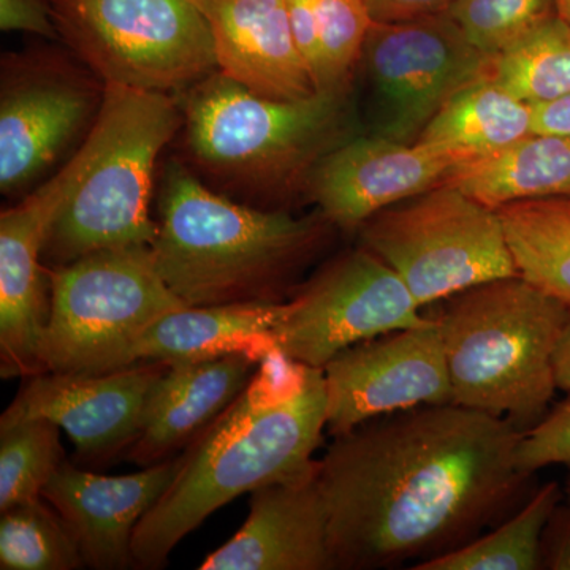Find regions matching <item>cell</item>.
<instances>
[{"label":"cell","mask_w":570,"mask_h":570,"mask_svg":"<svg viewBox=\"0 0 570 570\" xmlns=\"http://www.w3.org/2000/svg\"><path fill=\"white\" fill-rule=\"evenodd\" d=\"M491 63L445 13L373 22L356 67L366 89V134L417 141L460 89L491 73Z\"/></svg>","instance_id":"cell-10"},{"label":"cell","mask_w":570,"mask_h":570,"mask_svg":"<svg viewBox=\"0 0 570 570\" xmlns=\"http://www.w3.org/2000/svg\"><path fill=\"white\" fill-rule=\"evenodd\" d=\"M558 18L570 26V0H554Z\"/></svg>","instance_id":"cell-37"},{"label":"cell","mask_w":570,"mask_h":570,"mask_svg":"<svg viewBox=\"0 0 570 570\" xmlns=\"http://www.w3.org/2000/svg\"><path fill=\"white\" fill-rule=\"evenodd\" d=\"M168 366L140 362L111 373L36 374L3 411L0 428L50 420L66 431L81 461L104 466L134 444L153 385Z\"/></svg>","instance_id":"cell-14"},{"label":"cell","mask_w":570,"mask_h":570,"mask_svg":"<svg viewBox=\"0 0 570 570\" xmlns=\"http://www.w3.org/2000/svg\"><path fill=\"white\" fill-rule=\"evenodd\" d=\"M441 303L434 318L453 404L509 420L521 434L538 426L558 390L554 354L569 307L520 275L475 285Z\"/></svg>","instance_id":"cell-4"},{"label":"cell","mask_w":570,"mask_h":570,"mask_svg":"<svg viewBox=\"0 0 570 570\" xmlns=\"http://www.w3.org/2000/svg\"><path fill=\"white\" fill-rule=\"evenodd\" d=\"M423 307L384 261L356 246L330 258L287 302L277 352L324 370L344 348L395 330L425 325Z\"/></svg>","instance_id":"cell-11"},{"label":"cell","mask_w":570,"mask_h":570,"mask_svg":"<svg viewBox=\"0 0 570 570\" xmlns=\"http://www.w3.org/2000/svg\"><path fill=\"white\" fill-rule=\"evenodd\" d=\"M531 134V105L513 96L489 73L460 89L428 124L417 141L474 159Z\"/></svg>","instance_id":"cell-23"},{"label":"cell","mask_w":570,"mask_h":570,"mask_svg":"<svg viewBox=\"0 0 570 570\" xmlns=\"http://www.w3.org/2000/svg\"><path fill=\"white\" fill-rule=\"evenodd\" d=\"M261 363L228 355L168 366L153 385L140 433L124 459L148 468L184 452L242 395Z\"/></svg>","instance_id":"cell-19"},{"label":"cell","mask_w":570,"mask_h":570,"mask_svg":"<svg viewBox=\"0 0 570 570\" xmlns=\"http://www.w3.org/2000/svg\"><path fill=\"white\" fill-rule=\"evenodd\" d=\"M374 22H403L445 13L455 0H365Z\"/></svg>","instance_id":"cell-34"},{"label":"cell","mask_w":570,"mask_h":570,"mask_svg":"<svg viewBox=\"0 0 570 570\" xmlns=\"http://www.w3.org/2000/svg\"><path fill=\"white\" fill-rule=\"evenodd\" d=\"M521 438L509 420L459 404L393 412L336 436L317 474L335 570L422 564L498 527L534 491Z\"/></svg>","instance_id":"cell-1"},{"label":"cell","mask_w":570,"mask_h":570,"mask_svg":"<svg viewBox=\"0 0 570 570\" xmlns=\"http://www.w3.org/2000/svg\"><path fill=\"white\" fill-rule=\"evenodd\" d=\"M0 513V569L86 568L73 531L58 510L45 504L43 498Z\"/></svg>","instance_id":"cell-27"},{"label":"cell","mask_w":570,"mask_h":570,"mask_svg":"<svg viewBox=\"0 0 570 570\" xmlns=\"http://www.w3.org/2000/svg\"><path fill=\"white\" fill-rule=\"evenodd\" d=\"M324 370L273 352L253 381L189 448L178 478L137 527V569L167 566L171 551L216 510L246 493L305 475L326 428Z\"/></svg>","instance_id":"cell-2"},{"label":"cell","mask_w":570,"mask_h":570,"mask_svg":"<svg viewBox=\"0 0 570 570\" xmlns=\"http://www.w3.org/2000/svg\"><path fill=\"white\" fill-rule=\"evenodd\" d=\"M321 45L317 92H351L363 45L373 20L365 0H309Z\"/></svg>","instance_id":"cell-29"},{"label":"cell","mask_w":570,"mask_h":570,"mask_svg":"<svg viewBox=\"0 0 570 570\" xmlns=\"http://www.w3.org/2000/svg\"><path fill=\"white\" fill-rule=\"evenodd\" d=\"M43 373L100 374L132 366L134 348L157 321L183 309L149 245L96 250L55 266Z\"/></svg>","instance_id":"cell-7"},{"label":"cell","mask_w":570,"mask_h":570,"mask_svg":"<svg viewBox=\"0 0 570 570\" xmlns=\"http://www.w3.org/2000/svg\"><path fill=\"white\" fill-rule=\"evenodd\" d=\"M466 160L428 142L355 135L317 164L307 190L337 230L356 234L374 214L433 189Z\"/></svg>","instance_id":"cell-15"},{"label":"cell","mask_w":570,"mask_h":570,"mask_svg":"<svg viewBox=\"0 0 570 570\" xmlns=\"http://www.w3.org/2000/svg\"><path fill=\"white\" fill-rule=\"evenodd\" d=\"M356 235L422 307L520 275L497 209L448 183L374 214Z\"/></svg>","instance_id":"cell-8"},{"label":"cell","mask_w":570,"mask_h":570,"mask_svg":"<svg viewBox=\"0 0 570 570\" xmlns=\"http://www.w3.org/2000/svg\"><path fill=\"white\" fill-rule=\"evenodd\" d=\"M318 463L299 478L250 493L249 515L200 570H335Z\"/></svg>","instance_id":"cell-17"},{"label":"cell","mask_w":570,"mask_h":570,"mask_svg":"<svg viewBox=\"0 0 570 570\" xmlns=\"http://www.w3.org/2000/svg\"><path fill=\"white\" fill-rule=\"evenodd\" d=\"M564 499L557 480L543 483L512 515L459 550L414 566V570H542L540 540L554 508Z\"/></svg>","instance_id":"cell-25"},{"label":"cell","mask_w":570,"mask_h":570,"mask_svg":"<svg viewBox=\"0 0 570 570\" xmlns=\"http://www.w3.org/2000/svg\"><path fill=\"white\" fill-rule=\"evenodd\" d=\"M532 134L570 135V96L532 105Z\"/></svg>","instance_id":"cell-35"},{"label":"cell","mask_w":570,"mask_h":570,"mask_svg":"<svg viewBox=\"0 0 570 570\" xmlns=\"http://www.w3.org/2000/svg\"><path fill=\"white\" fill-rule=\"evenodd\" d=\"M444 183L493 209L517 202L570 198V135H528L460 164Z\"/></svg>","instance_id":"cell-22"},{"label":"cell","mask_w":570,"mask_h":570,"mask_svg":"<svg viewBox=\"0 0 570 570\" xmlns=\"http://www.w3.org/2000/svg\"><path fill=\"white\" fill-rule=\"evenodd\" d=\"M190 89L186 127L195 159L261 193L309 179L326 154L358 135L351 92L269 99L219 70Z\"/></svg>","instance_id":"cell-6"},{"label":"cell","mask_w":570,"mask_h":570,"mask_svg":"<svg viewBox=\"0 0 570 570\" xmlns=\"http://www.w3.org/2000/svg\"><path fill=\"white\" fill-rule=\"evenodd\" d=\"M564 501H568L570 504V478L564 483Z\"/></svg>","instance_id":"cell-38"},{"label":"cell","mask_w":570,"mask_h":570,"mask_svg":"<svg viewBox=\"0 0 570 570\" xmlns=\"http://www.w3.org/2000/svg\"><path fill=\"white\" fill-rule=\"evenodd\" d=\"M88 164L85 146L61 174L0 216V374L43 373L41 351L51 313V276L43 249L56 217L70 200Z\"/></svg>","instance_id":"cell-13"},{"label":"cell","mask_w":570,"mask_h":570,"mask_svg":"<svg viewBox=\"0 0 570 570\" xmlns=\"http://www.w3.org/2000/svg\"><path fill=\"white\" fill-rule=\"evenodd\" d=\"M554 377H557L558 390L570 392V321L562 332L554 354Z\"/></svg>","instance_id":"cell-36"},{"label":"cell","mask_w":570,"mask_h":570,"mask_svg":"<svg viewBox=\"0 0 570 570\" xmlns=\"http://www.w3.org/2000/svg\"><path fill=\"white\" fill-rule=\"evenodd\" d=\"M542 570H570V504L562 501L550 513L540 540Z\"/></svg>","instance_id":"cell-33"},{"label":"cell","mask_w":570,"mask_h":570,"mask_svg":"<svg viewBox=\"0 0 570 570\" xmlns=\"http://www.w3.org/2000/svg\"><path fill=\"white\" fill-rule=\"evenodd\" d=\"M92 110L91 94L59 80L3 88L0 100V189L28 186L55 163Z\"/></svg>","instance_id":"cell-20"},{"label":"cell","mask_w":570,"mask_h":570,"mask_svg":"<svg viewBox=\"0 0 570 570\" xmlns=\"http://www.w3.org/2000/svg\"><path fill=\"white\" fill-rule=\"evenodd\" d=\"M178 127L170 94L105 85L96 122L82 142L85 175L51 225L43 262L55 268L110 247L151 246L157 235L149 214L154 170Z\"/></svg>","instance_id":"cell-5"},{"label":"cell","mask_w":570,"mask_h":570,"mask_svg":"<svg viewBox=\"0 0 570 570\" xmlns=\"http://www.w3.org/2000/svg\"><path fill=\"white\" fill-rule=\"evenodd\" d=\"M285 303L186 306L157 321L134 348V363L184 362L245 355L262 362L277 352L275 328Z\"/></svg>","instance_id":"cell-21"},{"label":"cell","mask_w":570,"mask_h":570,"mask_svg":"<svg viewBox=\"0 0 570 570\" xmlns=\"http://www.w3.org/2000/svg\"><path fill=\"white\" fill-rule=\"evenodd\" d=\"M0 28L41 37L59 33L50 0H0Z\"/></svg>","instance_id":"cell-32"},{"label":"cell","mask_w":570,"mask_h":570,"mask_svg":"<svg viewBox=\"0 0 570 570\" xmlns=\"http://www.w3.org/2000/svg\"><path fill=\"white\" fill-rule=\"evenodd\" d=\"M209 22L217 70L261 96L298 100L316 94L296 47L285 0H198Z\"/></svg>","instance_id":"cell-18"},{"label":"cell","mask_w":570,"mask_h":570,"mask_svg":"<svg viewBox=\"0 0 570 570\" xmlns=\"http://www.w3.org/2000/svg\"><path fill=\"white\" fill-rule=\"evenodd\" d=\"M519 466L528 474L540 469L564 466L570 471V396L550 409L538 426L523 434Z\"/></svg>","instance_id":"cell-31"},{"label":"cell","mask_w":570,"mask_h":570,"mask_svg":"<svg viewBox=\"0 0 570 570\" xmlns=\"http://www.w3.org/2000/svg\"><path fill=\"white\" fill-rule=\"evenodd\" d=\"M445 14L472 47L497 58L557 17L554 0H455Z\"/></svg>","instance_id":"cell-30"},{"label":"cell","mask_w":570,"mask_h":570,"mask_svg":"<svg viewBox=\"0 0 570 570\" xmlns=\"http://www.w3.org/2000/svg\"><path fill=\"white\" fill-rule=\"evenodd\" d=\"M56 26L105 85L170 94L217 70L198 0H50Z\"/></svg>","instance_id":"cell-9"},{"label":"cell","mask_w":570,"mask_h":570,"mask_svg":"<svg viewBox=\"0 0 570 570\" xmlns=\"http://www.w3.org/2000/svg\"><path fill=\"white\" fill-rule=\"evenodd\" d=\"M184 461L186 450L174 459L119 478L96 474L63 461L41 497L73 531L86 568L137 569L132 553L135 531L178 478Z\"/></svg>","instance_id":"cell-16"},{"label":"cell","mask_w":570,"mask_h":570,"mask_svg":"<svg viewBox=\"0 0 570 570\" xmlns=\"http://www.w3.org/2000/svg\"><path fill=\"white\" fill-rule=\"evenodd\" d=\"M335 225L228 200L171 164L153 242L157 269L187 306L285 303Z\"/></svg>","instance_id":"cell-3"},{"label":"cell","mask_w":570,"mask_h":570,"mask_svg":"<svg viewBox=\"0 0 570 570\" xmlns=\"http://www.w3.org/2000/svg\"><path fill=\"white\" fill-rule=\"evenodd\" d=\"M59 430L43 419L0 428V512L43 498L66 461Z\"/></svg>","instance_id":"cell-28"},{"label":"cell","mask_w":570,"mask_h":570,"mask_svg":"<svg viewBox=\"0 0 570 570\" xmlns=\"http://www.w3.org/2000/svg\"><path fill=\"white\" fill-rule=\"evenodd\" d=\"M499 85L532 105L570 96V26L553 17L493 58Z\"/></svg>","instance_id":"cell-26"},{"label":"cell","mask_w":570,"mask_h":570,"mask_svg":"<svg viewBox=\"0 0 570 570\" xmlns=\"http://www.w3.org/2000/svg\"><path fill=\"white\" fill-rule=\"evenodd\" d=\"M497 212L520 276L570 309V198L517 202Z\"/></svg>","instance_id":"cell-24"},{"label":"cell","mask_w":570,"mask_h":570,"mask_svg":"<svg viewBox=\"0 0 570 570\" xmlns=\"http://www.w3.org/2000/svg\"><path fill=\"white\" fill-rule=\"evenodd\" d=\"M326 430L333 438L362 423L419 406L453 404L436 318L344 348L324 366Z\"/></svg>","instance_id":"cell-12"}]
</instances>
